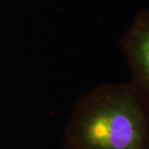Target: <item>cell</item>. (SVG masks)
<instances>
[{"mask_svg":"<svg viewBox=\"0 0 149 149\" xmlns=\"http://www.w3.org/2000/svg\"><path fill=\"white\" fill-rule=\"evenodd\" d=\"M65 149H149V107L129 82L105 83L76 101Z\"/></svg>","mask_w":149,"mask_h":149,"instance_id":"obj_1","label":"cell"},{"mask_svg":"<svg viewBox=\"0 0 149 149\" xmlns=\"http://www.w3.org/2000/svg\"><path fill=\"white\" fill-rule=\"evenodd\" d=\"M120 47L131 71L130 85L149 107V9L136 15Z\"/></svg>","mask_w":149,"mask_h":149,"instance_id":"obj_2","label":"cell"}]
</instances>
